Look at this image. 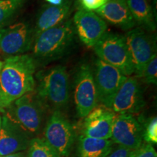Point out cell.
<instances>
[{
	"label": "cell",
	"mask_w": 157,
	"mask_h": 157,
	"mask_svg": "<svg viewBox=\"0 0 157 157\" xmlns=\"http://www.w3.org/2000/svg\"><path fill=\"white\" fill-rule=\"evenodd\" d=\"M37 63L27 54L8 57L0 72V104L4 109L25 94L34 91Z\"/></svg>",
	"instance_id": "1"
},
{
	"label": "cell",
	"mask_w": 157,
	"mask_h": 157,
	"mask_svg": "<svg viewBox=\"0 0 157 157\" xmlns=\"http://www.w3.org/2000/svg\"><path fill=\"white\" fill-rule=\"evenodd\" d=\"M76 36L73 20L49 29L35 36L33 57L36 63L47 64L62 58L73 46Z\"/></svg>",
	"instance_id": "2"
},
{
	"label": "cell",
	"mask_w": 157,
	"mask_h": 157,
	"mask_svg": "<svg viewBox=\"0 0 157 157\" xmlns=\"http://www.w3.org/2000/svg\"><path fill=\"white\" fill-rule=\"evenodd\" d=\"M36 95L45 108L60 111L69 101V77L64 66L43 69L36 75Z\"/></svg>",
	"instance_id": "3"
},
{
	"label": "cell",
	"mask_w": 157,
	"mask_h": 157,
	"mask_svg": "<svg viewBox=\"0 0 157 157\" xmlns=\"http://www.w3.org/2000/svg\"><path fill=\"white\" fill-rule=\"evenodd\" d=\"M5 117L28 134L36 133L42 127L45 106L36 93L32 92L13 102Z\"/></svg>",
	"instance_id": "4"
},
{
	"label": "cell",
	"mask_w": 157,
	"mask_h": 157,
	"mask_svg": "<svg viewBox=\"0 0 157 157\" xmlns=\"http://www.w3.org/2000/svg\"><path fill=\"white\" fill-rule=\"evenodd\" d=\"M93 48L98 58L117 68L124 75L134 74L124 36L106 31Z\"/></svg>",
	"instance_id": "5"
},
{
	"label": "cell",
	"mask_w": 157,
	"mask_h": 157,
	"mask_svg": "<svg viewBox=\"0 0 157 157\" xmlns=\"http://www.w3.org/2000/svg\"><path fill=\"white\" fill-rule=\"evenodd\" d=\"M124 38L134 73L140 77L147 63L154 55L156 54V35L140 27H136L128 31Z\"/></svg>",
	"instance_id": "6"
},
{
	"label": "cell",
	"mask_w": 157,
	"mask_h": 157,
	"mask_svg": "<svg viewBox=\"0 0 157 157\" xmlns=\"http://www.w3.org/2000/svg\"><path fill=\"white\" fill-rule=\"evenodd\" d=\"M44 140L60 156H68L75 139L72 124L60 111H54L44 128Z\"/></svg>",
	"instance_id": "7"
},
{
	"label": "cell",
	"mask_w": 157,
	"mask_h": 157,
	"mask_svg": "<svg viewBox=\"0 0 157 157\" xmlns=\"http://www.w3.org/2000/svg\"><path fill=\"white\" fill-rule=\"evenodd\" d=\"M93 72L98 101L110 109L113 97L127 76L99 58L95 60Z\"/></svg>",
	"instance_id": "8"
},
{
	"label": "cell",
	"mask_w": 157,
	"mask_h": 157,
	"mask_svg": "<svg viewBox=\"0 0 157 157\" xmlns=\"http://www.w3.org/2000/svg\"><path fill=\"white\" fill-rule=\"evenodd\" d=\"M74 101L79 117L84 118L97 106L98 93L93 68L83 63L76 71L74 83Z\"/></svg>",
	"instance_id": "9"
},
{
	"label": "cell",
	"mask_w": 157,
	"mask_h": 157,
	"mask_svg": "<svg viewBox=\"0 0 157 157\" xmlns=\"http://www.w3.org/2000/svg\"><path fill=\"white\" fill-rule=\"evenodd\" d=\"M143 128L133 114L118 113L113 120L111 140L119 146L137 150L142 146Z\"/></svg>",
	"instance_id": "10"
},
{
	"label": "cell",
	"mask_w": 157,
	"mask_h": 157,
	"mask_svg": "<svg viewBox=\"0 0 157 157\" xmlns=\"http://www.w3.org/2000/svg\"><path fill=\"white\" fill-rule=\"evenodd\" d=\"M145 105L143 90L136 76H127L113 98L111 109L116 113H137Z\"/></svg>",
	"instance_id": "11"
},
{
	"label": "cell",
	"mask_w": 157,
	"mask_h": 157,
	"mask_svg": "<svg viewBox=\"0 0 157 157\" xmlns=\"http://www.w3.org/2000/svg\"><path fill=\"white\" fill-rule=\"evenodd\" d=\"M34 33L25 23H17L0 29V50L6 56H14L29 50Z\"/></svg>",
	"instance_id": "12"
},
{
	"label": "cell",
	"mask_w": 157,
	"mask_h": 157,
	"mask_svg": "<svg viewBox=\"0 0 157 157\" xmlns=\"http://www.w3.org/2000/svg\"><path fill=\"white\" fill-rule=\"evenodd\" d=\"M73 23L76 34L88 48H93L107 31V24L95 12L78 10Z\"/></svg>",
	"instance_id": "13"
},
{
	"label": "cell",
	"mask_w": 157,
	"mask_h": 157,
	"mask_svg": "<svg viewBox=\"0 0 157 157\" xmlns=\"http://www.w3.org/2000/svg\"><path fill=\"white\" fill-rule=\"evenodd\" d=\"M116 113L111 109L101 105L96 106L84 117L82 135L98 139H110L111 137Z\"/></svg>",
	"instance_id": "14"
},
{
	"label": "cell",
	"mask_w": 157,
	"mask_h": 157,
	"mask_svg": "<svg viewBox=\"0 0 157 157\" xmlns=\"http://www.w3.org/2000/svg\"><path fill=\"white\" fill-rule=\"evenodd\" d=\"M29 134L5 116L2 118L0 129V156L15 154L28 148Z\"/></svg>",
	"instance_id": "15"
},
{
	"label": "cell",
	"mask_w": 157,
	"mask_h": 157,
	"mask_svg": "<svg viewBox=\"0 0 157 157\" xmlns=\"http://www.w3.org/2000/svg\"><path fill=\"white\" fill-rule=\"evenodd\" d=\"M95 13L104 21L117 25L124 31H129L135 26V22L126 0H109Z\"/></svg>",
	"instance_id": "16"
},
{
	"label": "cell",
	"mask_w": 157,
	"mask_h": 157,
	"mask_svg": "<svg viewBox=\"0 0 157 157\" xmlns=\"http://www.w3.org/2000/svg\"><path fill=\"white\" fill-rule=\"evenodd\" d=\"M71 0H64L60 5H44L37 17L34 36L67 21L71 11Z\"/></svg>",
	"instance_id": "17"
},
{
	"label": "cell",
	"mask_w": 157,
	"mask_h": 157,
	"mask_svg": "<svg viewBox=\"0 0 157 157\" xmlns=\"http://www.w3.org/2000/svg\"><path fill=\"white\" fill-rule=\"evenodd\" d=\"M135 24L148 32L156 30L154 13L149 0H127Z\"/></svg>",
	"instance_id": "18"
},
{
	"label": "cell",
	"mask_w": 157,
	"mask_h": 157,
	"mask_svg": "<svg viewBox=\"0 0 157 157\" xmlns=\"http://www.w3.org/2000/svg\"><path fill=\"white\" fill-rule=\"evenodd\" d=\"M113 142L109 139H98L81 135L78 152L80 157H106L112 151Z\"/></svg>",
	"instance_id": "19"
},
{
	"label": "cell",
	"mask_w": 157,
	"mask_h": 157,
	"mask_svg": "<svg viewBox=\"0 0 157 157\" xmlns=\"http://www.w3.org/2000/svg\"><path fill=\"white\" fill-rule=\"evenodd\" d=\"M28 157H60L44 139L34 138L29 146Z\"/></svg>",
	"instance_id": "20"
},
{
	"label": "cell",
	"mask_w": 157,
	"mask_h": 157,
	"mask_svg": "<svg viewBox=\"0 0 157 157\" xmlns=\"http://www.w3.org/2000/svg\"><path fill=\"white\" fill-rule=\"evenodd\" d=\"M23 0H0V25L13 16Z\"/></svg>",
	"instance_id": "21"
},
{
	"label": "cell",
	"mask_w": 157,
	"mask_h": 157,
	"mask_svg": "<svg viewBox=\"0 0 157 157\" xmlns=\"http://www.w3.org/2000/svg\"><path fill=\"white\" fill-rule=\"evenodd\" d=\"M146 83L156 84L157 83V56L154 55L147 63L140 76Z\"/></svg>",
	"instance_id": "22"
},
{
	"label": "cell",
	"mask_w": 157,
	"mask_h": 157,
	"mask_svg": "<svg viewBox=\"0 0 157 157\" xmlns=\"http://www.w3.org/2000/svg\"><path fill=\"white\" fill-rule=\"evenodd\" d=\"M143 139L148 143H157V118L152 117L143 128Z\"/></svg>",
	"instance_id": "23"
},
{
	"label": "cell",
	"mask_w": 157,
	"mask_h": 157,
	"mask_svg": "<svg viewBox=\"0 0 157 157\" xmlns=\"http://www.w3.org/2000/svg\"><path fill=\"white\" fill-rule=\"evenodd\" d=\"M109 0H77L76 5L78 10L95 11L106 4Z\"/></svg>",
	"instance_id": "24"
},
{
	"label": "cell",
	"mask_w": 157,
	"mask_h": 157,
	"mask_svg": "<svg viewBox=\"0 0 157 157\" xmlns=\"http://www.w3.org/2000/svg\"><path fill=\"white\" fill-rule=\"evenodd\" d=\"M131 157H157V154L152 145L147 143L134 151Z\"/></svg>",
	"instance_id": "25"
},
{
	"label": "cell",
	"mask_w": 157,
	"mask_h": 157,
	"mask_svg": "<svg viewBox=\"0 0 157 157\" xmlns=\"http://www.w3.org/2000/svg\"><path fill=\"white\" fill-rule=\"evenodd\" d=\"M134 151L135 150H131V149L119 146L114 151L110 153L109 156L106 157H131Z\"/></svg>",
	"instance_id": "26"
},
{
	"label": "cell",
	"mask_w": 157,
	"mask_h": 157,
	"mask_svg": "<svg viewBox=\"0 0 157 157\" xmlns=\"http://www.w3.org/2000/svg\"><path fill=\"white\" fill-rule=\"evenodd\" d=\"M46 2H48L49 5H60L63 4L64 2V0H45Z\"/></svg>",
	"instance_id": "27"
},
{
	"label": "cell",
	"mask_w": 157,
	"mask_h": 157,
	"mask_svg": "<svg viewBox=\"0 0 157 157\" xmlns=\"http://www.w3.org/2000/svg\"><path fill=\"white\" fill-rule=\"evenodd\" d=\"M2 157H25V154L23 152H17L15 154H12L7 156H2Z\"/></svg>",
	"instance_id": "28"
},
{
	"label": "cell",
	"mask_w": 157,
	"mask_h": 157,
	"mask_svg": "<svg viewBox=\"0 0 157 157\" xmlns=\"http://www.w3.org/2000/svg\"><path fill=\"white\" fill-rule=\"evenodd\" d=\"M0 112H5V109L2 107L1 104H0Z\"/></svg>",
	"instance_id": "29"
},
{
	"label": "cell",
	"mask_w": 157,
	"mask_h": 157,
	"mask_svg": "<svg viewBox=\"0 0 157 157\" xmlns=\"http://www.w3.org/2000/svg\"><path fill=\"white\" fill-rule=\"evenodd\" d=\"M2 64H3V62H2L1 60H0V72H1L2 68Z\"/></svg>",
	"instance_id": "30"
},
{
	"label": "cell",
	"mask_w": 157,
	"mask_h": 157,
	"mask_svg": "<svg viewBox=\"0 0 157 157\" xmlns=\"http://www.w3.org/2000/svg\"><path fill=\"white\" fill-rule=\"evenodd\" d=\"M1 125H2V117H0V129H1Z\"/></svg>",
	"instance_id": "31"
},
{
	"label": "cell",
	"mask_w": 157,
	"mask_h": 157,
	"mask_svg": "<svg viewBox=\"0 0 157 157\" xmlns=\"http://www.w3.org/2000/svg\"><path fill=\"white\" fill-rule=\"evenodd\" d=\"M0 157H2V156H0Z\"/></svg>",
	"instance_id": "32"
},
{
	"label": "cell",
	"mask_w": 157,
	"mask_h": 157,
	"mask_svg": "<svg viewBox=\"0 0 157 157\" xmlns=\"http://www.w3.org/2000/svg\"><path fill=\"white\" fill-rule=\"evenodd\" d=\"M126 1H127V0H126Z\"/></svg>",
	"instance_id": "33"
}]
</instances>
